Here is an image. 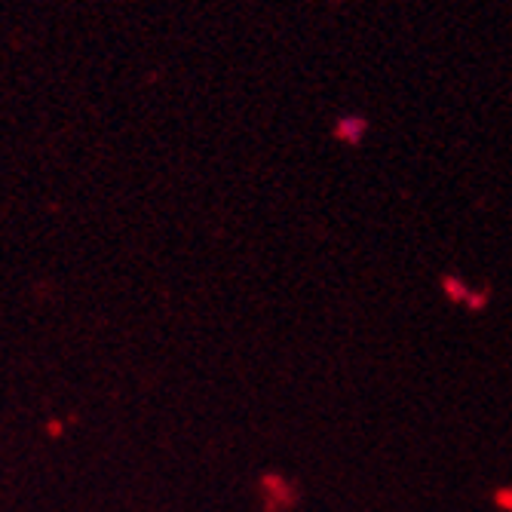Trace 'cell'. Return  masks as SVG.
Here are the masks:
<instances>
[{"label": "cell", "mask_w": 512, "mask_h": 512, "mask_svg": "<svg viewBox=\"0 0 512 512\" xmlns=\"http://www.w3.org/2000/svg\"><path fill=\"white\" fill-rule=\"evenodd\" d=\"M439 289H442V298L448 304H457V307L473 310V313H482L491 304V289L488 286H470L467 279H460L457 273H442L439 276Z\"/></svg>", "instance_id": "obj_1"}, {"label": "cell", "mask_w": 512, "mask_h": 512, "mask_svg": "<svg viewBox=\"0 0 512 512\" xmlns=\"http://www.w3.org/2000/svg\"><path fill=\"white\" fill-rule=\"evenodd\" d=\"M491 503H494L500 512H512V485H500V488L491 494Z\"/></svg>", "instance_id": "obj_2"}]
</instances>
